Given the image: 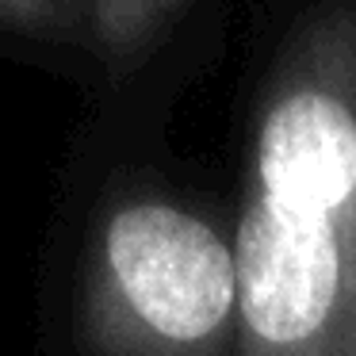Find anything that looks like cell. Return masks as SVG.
<instances>
[{
	"label": "cell",
	"mask_w": 356,
	"mask_h": 356,
	"mask_svg": "<svg viewBox=\"0 0 356 356\" xmlns=\"http://www.w3.org/2000/svg\"><path fill=\"white\" fill-rule=\"evenodd\" d=\"M104 253L134 318L165 341L211 337L238 299L234 249L169 203L123 207L108 222Z\"/></svg>",
	"instance_id": "obj_1"
},
{
	"label": "cell",
	"mask_w": 356,
	"mask_h": 356,
	"mask_svg": "<svg viewBox=\"0 0 356 356\" xmlns=\"http://www.w3.org/2000/svg\"><path fill=\"white\" fill-rule=\"evenodd\" d=\"M238 302L268 345H299L325 325L341 291V245L330 215H307L257 195L234 245Z\"/></svg>",
	"instance_id": "obj_2"
},
{
	"label": "cell",
	"mask_w": 356,
	"mask_h": 356,
	"mask_svg": "<svg viewBox=\"0 0 356 356\" xmlns=\"http://www.w3.org/2000/svg\"><path fill=\"white\" fill-rule=\"evenodd\" d=\"M261 195L333 215L356 195V119L325 92H295L268 111L257 142Z\"/></svg>",
	"instance_id": "obj_3"
}]
</instances>
